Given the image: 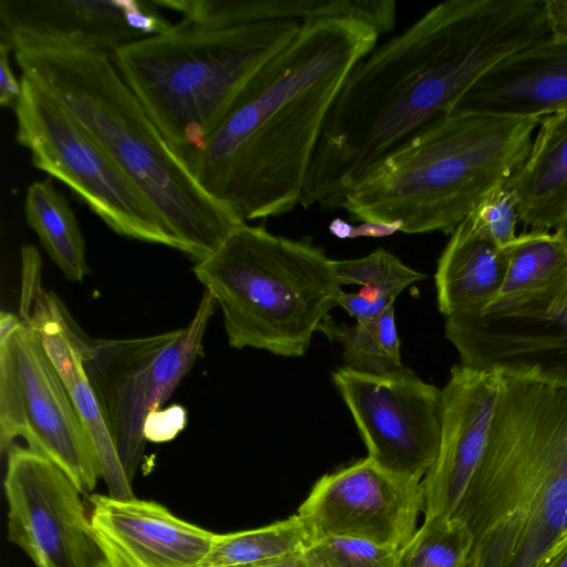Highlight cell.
Wrapping results in <instances>:
<instances>
[{
	"instance_id": "obj_19",
	"label": "cell",
	"mask_w": 567,
	"mask_h": 567,
	"mask_svg": "<svg viewBox=\"0 0 567 567\" xmlns=\"http://www.w3.org/2000/svg\"><path fill=\"white\" fill-rule=\"evenodd\" d=\"M507 270L504 248L480 236L466 218L451 234L434 275L437 308L446 318L484 311Z\"/></svg>"
},
{
	"instance_id": "obj_27",
	"label": "cell",
	"mask_w": 567,
	"mask_h": 567,
	"mask_svg": "<svg viewBox=\"0 0 567 567\" xmlns=\"http://www.w3.org/2000/svg\"><path fill=\"white\" fill-rule=\"evenodd\" d=\"M302 557L307 567H401L400 551L348 537L316 539Z\"/></svg>"
},
{
	"instance_id": "obj_28",
	"label": "cell",
	"mask_w": 567,
	"mask_h": 567,
	"mask_svg": "<svg viewBox=\"0 0 567 567\" xmlns=\"http://www.w3.org/2000/svg\"><path fill=\"white\" fill-rule=\"evenodd\" d=\"M467 218L480 236L504 248L517 236V196L504 183L489 192Z\"/></svg>"
},
{
	"instance_id": "obj_15",
	"label": "cell",
	"mask_w": 567,
	"mask_h": 567,
	"mask_svg": "<svg viewBox=\"0 0 567 567\" xmlns=\"http://www.w3.org/2000/svg\"><path fill=\"white\" fill-rule=\"evenodd\" d=\"M1 41L24 48L104 51L173 25L152 0H0Z\"/></svg>"
},
{
	"instance_id": "obj_9",
	"label": "cell",
	"mask_w": 567,
	"mask_h": 567,
	"mask_svg": "<svg viewBox=\"0 0 567 567\" xmlns=\"http://www.w3.org/2000/svg\"><path fill=\"white\" fill-rule=\"evenodd\" d=\"M216 306V298L205 289L193 319L182 329L83 341L85 371L130 482L145 449V421L203 355L204 333Z\"/></svg>"
},
{
	"instance_id": "obj_10",
	"label": "cell",
	"mask_w": 567,
	"mask_h": 567,
	"mask_svg": "<svg viewBox=\"0 0 567 567\" xmlns=\"http://www.w3.org/2000/svg\"><path fill=\"white\" fill-rule=\"evenodd\" d=\"M17 437L55 463L82 493L103 477L94 444L40 334L0 315V449Z\"/></svg>"
},
{
	"instance_id": "obj_21",
	"label": "cell",
	"mask_w": 567,
	"mask_h": 567,
	"mask_svg": "<svg viewBox=\"0 0 567 567\" xmlns=\"http://www.w3.org/2000/svg\"><path fill=\"white\" fill-rule=\"evenodd\" d=\"M507 270L498 296L482 312H506L567 301V243L555 230L533 229L504 247Z\"/></svg>"
},
{
	"instance_id": "obj_31",
	"label": "cell",
	"mask_w": 567,
	"mask_h": 567,
	"mask_svg": "<svg viewBox=\"0 0 567 567\" xmlns=\"http://www.w3.org/2000/svg\"><path fill=\"white\" fill-rule=\"evenodd\" d=\"M13 50L7 42H0V105L14 107L22 91L21 80H18L11 69L9 52Z\"/></svg>"
},
{
	"instance_id": "obj_22",
	"label": "cell",
	"mask_w": 567,
	"mask_h": 567,
	"mask_svg": "<svg viewBox=\"0 0 567 567\" xmlns=\"http://www.w3.org/2000/svg\"><path fill=\"white\" fill-rule=\"evenodd\" d=\"M53 179L47 176L28 186L24 216L66 279L81 281L89 274L85 241L68 198L55 188Z\"/></svg>"
},
{
	"instance_id": "obj_24",
	"label": "cell",
	"mask_w": 567,
	"mask_h": 567,
	"mask_svg": "<svg viewBox=\"0 0 567 567\" xmlns=\"http://www.w3.org/2000/svg\"><path fill=\"white\" fill-rule=\"evenodd\" d=\"M313 542L298 514L265 527L216 534L203 567H250L300 556Z\"/></svg>"
},
{
	"instance_id": "obj_5",
	"label": "cell",
	"mask_w": 567,
	"mask_h": 567,
	"mask_svg": "<svg viewBox=\"0 0 567 567\" xmlns=\"http://www.w3.org/2000/svg\"><path fill=\"white\" fill-rule=\"evenodd\" d=\"M543 118L453 109L370 165L343 207L361 221L399 223L405 234H452L527 158Z\"/></svg>"
},
{
	"instance_id": "obj_35",
	"label": "cell",
	"mask_w": 567,
	"mask_h": 567,
	"mask_svg": "<svg viewBox=\"0 0 567 567\" xmlns=\"http://www.w3.org/2000/svg\"><path fill=\"white\" fill-rule=\"evenodd\" d=\"M556 231L563 237V239L567 243V217L561 223V225L556 229ZM567 303V301L565 302Z\"/></svg>"
},
{
	"instance_id": "obj_34",
	"label": "cell",
	"mask_w": 567,
	"mask_h": 567,
	"mask_svg": "<svg viewBox=\"0 0 567 567\" xmlns=\"http://www.w3.org/2000/svg\"><path fill=\"white\" fill-rule=\"evenodd\" d=\"M250 567H307L302 555L278 559L265 564H259Z\"/></svg>"
},
{
	"instance_id": "obj_11",
	"label": "cell",
	"mask_w": 567,
	"mask_h": 567,
	"mask_svg": "<svg viewBox=\"0 0 567 567\" xmlns=\"http://www.w3.org/2000/svg\"><path fill=\"white\" fill-rule=\"evenodd\" d=\"M332 381L351 413L368 456L398 476L422 482L442 434V391L413 371L374 375L348 367Z\"/></svg>"
},
{
	"instance_id": "obj_6",
	"label": "cell",
	"mask_w": 567,
	"mask_h": 567,
	"mask_svg": "<svg viewBox=\"0 0 567 567\" xmlns=\"http://www.w3.org/2000/svg\"><path fill=\"white\" fill-rule=\"evenodd\" d=\"M299 21L218 25L183 17L112 60L182 157L202 148L250 78L299 32Z\"/></svg>"
},
{
	"instance_id": "obj_20",
	"label": "cell",
	"mask_w": 567,
	"mask_h": 567,
	"mask_svg": "<svg viewBox=\"0 0 567 567\" xmlns=\"http://www.w3.org/2000/svg\"><path fill=\"white\" fill-rule=\"evenodd\" d=\"M507 184L518 199L519 221L556 230L567 217V107L539 124L529 154Z\"/></svg>"
},
{
	"instance_id": "obj_2",
	"label": "cell",
	"mask_w": 567,
	"mask_h": 567,
	"mask_svg": "<svg viewBox=\"0 0 567 567\" xmlns=\"http://www.w3.org/2000/svg\"><path fill=\"white\" fill-rule=\"evenodd\" d=\"M379 35L354 18L301 22L241 89L202 148L183 157L204 190L245 223L292 210L330 109Z\"/></svg>"
},
{
	"instance_id": "obj_8",
	"label": "cell",
	"mask_w": 567,
	"mask_h": 567,
	"mask_svg": "<svg viewBox=\"0 0 567 567\" xmlns=\"http://www.w3.org/2000/svg\"><path fill=\"white\" fill-rule=\"evenodd\" d=\"M16 141L31 164L66 185L114 233L182 250L145 194L49 93L21 74Z\"/></svg>"
},
{
	"instance_id": "obj_26",
	"label": "cell",
	"mask_w": 567,
	"mask_h": 567,
	"mask_svg": "<svg viewBox=\"0 0 567 567\" xmlns=\"http://www.w3.org/2000/svg\"><path fill=\"white\" fill-rule=\"evenodd\" d=\"M474 536L460 518L424 516L400 550L401 567H468Z\"/></svg>"
},
{
	"instance_id": "obj_1",
	"label": "cell",
	"mask_w": 567,
	"mask_h": 567,
	"mask_svg": "<svg viewBox=\"0 0 567 567\" xmlns=\"http://www.w3.org/2000/svg\"><path fill=\"white\" fill-rule=\"evenodd\" d=\"M543 0H450L375 47L326 118L300 205L342 208L360 175L507 56L550 37Z\"/></svg>"
},
{
	"instance_id": "obj_23",
	"label": "cell",
	"mask_w": 567,
	"mask_h": 567,
	"mask_svg": "<svg viewBox=\"0 0 567 567\" xmlns=\"http://www.w3.org/2000/svg\"><path fill=\"white\" fill-rule=\"evenodd\" d=\"M333 270L341 286L362 287L357 293L341 291L338 297V306L357 321L381 315L394 306L398 296L410 285L425 278L383 248L358 259L333 260Z\"/></svg>"
},
{
	"instance_id": "obj_16",
	"label": "cell",
	"mask_w": 567,
	"mask_h": 567,
	"mask_svg": "<svg viewBox=\"0 0 567 567\" xmlns=\"http://www.w3.org/2000/svg\"><path fill=\"white\" fill-rule=\"evenodd\" d=\"M499 377L455 364L442 391V434L437 458L422 480L424 516L454 518L483 455Z\"/></svg>"
},
{
	"instance_id": "obj_33",
	"label": "cell",
	"mask_w": 567,
	"mask_h": 567,
	"mask_svg": "<svg viewBox=\"0 0 567 567\" xmlns=\"http://www.w3.org/2000/svg\"><path fill=\"white\" fill-rule=\"evenodd\" d=\"M535 567H567V534L555 543Z\"/></svg>"
},
{
	"instance_id": "obj_4",
	"label": "cell",
	"mask_w": 567,
	"mask_h": 567,
	"mask_svg": "<svg viewBox=\"0 0 567 567\" xmlns=\"http://www.w3.org/2000/svg\"><path fill=\"white\" fill-rule=\"evenodd\" d=\"M14 60L145 194L196 262L245 221L198 184L118 73L112 54L17 49Z\"/></svg>"
},
{
	"instance_id": "obj_32",
	"label": "cell",
	"mask_w": 567,
	"mask_h": 567,
	"mask_svg": "<svg viewBox=\"0 0 567 567\" xmlns=\"http://www.w3.org/2000/svg\"><path fill=\"white\" fill-rule=\"evenodd\" d=\"M545 12L550 34L567 40V0H546Z\"/></svg>"
},
{
	"instance_id": "obj_3",
	"label": "cell",
	"mask_w": 567,
	"mask_h": 567,
	"mask_svg": "<svg viewBox=\"0 0 567 567\" xmlns=\"http://www.w3.org/2000/svg\"><path fill=\"white\" fill-rule=\"evenodd\" d=\"M483 455L454 518L468 567H535L567 534V388L499 375Z\"/></svg>"
},
{
	"instance_id": "obj_29",
	"label": "cell",
	"mask_w": 567,
	"mask_h": 567,
	"mask_svg": "<svg viewBox=\"0 0 567 567\" xmlns=\"http://www.w3.org/2000/svg\"><path fill=\"white\" fill-rule=\"evenodd\" d=\"M186 424V412L179 405L157 410L148 415L144 424L146 441L165 442L174 439Z\"/></svg>"
},
{
	"instance_id": "obj_18",
	"label": "cell",
	"mask_w": 567,
	"mask_h": 567,
	"mask_svg": "<svg viewBox=\"0 0 567 567\" xmlns=\"http://www.w3.org/2000/svg\"><path fill=\"white\" fill-rule=\"evenodd\" d=\"M567 107V40L553 35L487 71L454 109L544 118Z\"/></svg>"
},
{
	"instance_id": "obj_14",
	"label": "cell",
	"mask_w": 567,
	"mask_h": 567,
	"mask_svg": "<svg viewBox=\"0 0 567 567\" xmlns=\"http://www.w3.org/2000/svg\"><path fill=\"white\" fill-rule=\"evenodd\" d=\"M462 364L567 388V303L445 318Z\"/></svg>"
},
{
	"instance_id": "obj_7",
	"label": "cell",
	"mask_w": 567,
	"mask_h": 567,
	"mask_svg": "<svg viewBox=\"0 0 567 567\" xmlns=\"http://www.w3.org/2000/svg\"><path fill=\"white\" fill-rule=\"evenodd\" d=\"M193 270L221 308L230 347L285 358L306 354L342 291L333 260L309 238L246 223Z\"/></svg>"
},
{
	"instance_id": "obj_13",
	"label": "cell",
	"mask_w": 567,
	"mask_h": 567,
	"mask_svg": "<svg viewBox=\"0 0 567 567\" xmlns=\"http://www.w3.org/2000/svg\"><path fill=\"white\" fill-rule=\"evenodd\" d=\"M424 507L422 483L367 456L321 476L298 508L313 540L348 537L400 551Z\"/></svg>"
},
{
	"instance_id": "obj_12",
	"label": "cell",
	"mask_w": 567,
	"mask_h": 567,
	"mask_svg": "<svg viewBox=\"0 0 567 567\" xmlns=\"http://www.w3.org/2000/svg\"><path fill=\"white\" fill-rule=\"evenodd\" d=\"M7 453L8 539L35 567H107L75 483L29 447Z\"/></svg>"
},
{
	"instance_id": "obj_17",
	"label": "cell",
	"mask_w": 567,
	"mask_h": 567,
	"mask_svg": "<svg viewBox=\"0 0 567 567\" xmlns=\"http://www.w3.org/2000/svg\"><path fill=\"white\" fill-rule=\"evenodd\" d=\"M90 503L107 567H203L216 538L153 501L93 494Z\"/></svg>"
},
{
	"instance_id": "obj_30",
	"label": "cell",
	"mask_w": 567,
	"mask_h": 567,
	"mask_svg": "<svg viewBox=\"0 0 567 567\" xmlns=\"http://www.w3.org/2000/svg\"><path fill=\"white\" fill-rule=\"evenodd\" d=\"M329 230L341 239L357 237L379 238L401 231V225L399 223L362 221L359 226H352L341 218H334L329 225Z\"/></svg>"
},
{
	"instance_id": "obj_25",
	"label": "cell",
	"mask_w": 567,
	"mask_h": 567,
	"mask_svg": "<svg viewBox=\"0 0 567 567\" xmlns=\"http://www.w3.org/2000/svg\"><path fill=\"white\" fill-rule=\"evenodd\" d=\"M319 331L342 346L346 367L351 370L385 375L406 368L401 361L394 306L374 318L357 321L350 327L336 322L329 316Z\"/></svg>"
}]
</instances>
